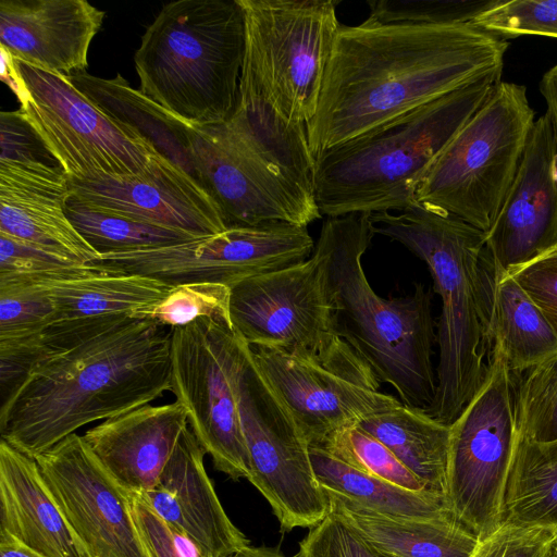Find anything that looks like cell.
Wrapping results in <instances>:
<instances>
[{"label":"cell","instance_id":"18","mask_svg":"<svg viewBox=\"0 0 557 557\" xmlns=\"http://www.w3.org/2000/svg\"><path fill=\"white\" fill-rule=\"evenodd\" d=\"M557 246V138L545 113L534 122L520 166L485 247L502 276Z\"/></svg>","mask_w":557,"mask_h":557},{"label":"cell","instance_id":"43","mask_svg":"<svg viewBox=\"0 0 557 557\" xmlns=\"http://www.w3.org/2000/svg\"><path fill=\"white\" fill-rule=\"evenodd\" d=\"M557 334V246L508 272Z\"/></svg>","mask_w":557,"mask_h":557},{"label":"cell","instance_id":"27","mask_svg":"<svg viewBox=\"0 0 557 557\" xmlns=\"http://www.w3.org/2000/svg\"><path fill=\"white\" fill-rule=\"evenodd\" d=\"M70 82L101 112L128 128L161 156L194 178L191 134L194 125L166 111L116 74L101 78L87 72L69 75Z\"/></svg>","mask_w":557,"mask_h":557},{"label":"cell","instance_id":"6","mask_svg":"<svg viewBox=\"0 0 557 557\" xmlns=\"http://www.w3.org/2000/svg\"><path fill=\"white\" fill-rule=\"evenodd\" d=\"M245 53L239 0H177L162 7L134 54L139 90L195 126L234 113Z\"/></svg>","mask_w":557,"mask_h":557},{"label":"cell","instance_id":"23","mask_svg":"<svg viewBox=\"0 0 557 557\" xmlns=\"http://www.w3.org/2000/svg\"><path fill=\"white\" fill-rule=\"evenodd\" d=\"M65 173L0 164V234L33 244L66 260L88 264L99 253L67 218Z\"/></svg>","mask_w":557,"mask_h":557},{"label":"cell","instance_id":"30","mask_svg":"<svg viewBox=\"0 0 557 557\" xmlns=\"http://www.w3.org/2000/svg\"><path fill=\"white\" fill-rule=\"evenodd\" d=\"M317 480L324 492L343 496L371 510L411 518L454 516L445 498L412 492L366 474L320 448H310Z\"/></svg>","mask_w":557,"mask_h":557},{"label":"cell","instance_id":"29","mask_svg":"<svg viewBox=\"0 0 557 557\" xmlns=\"http://www.w3.org/2000/svg\"><path fill=\"white\" fill-rule=\"evenodd\" d=\"M490 330L513 376L557 355V334L509 274L495 275Z\"/></svg>","mask_w":557,"mask_h":557},{"label":"cell","instance_id":"44","mask_svg":"<svg viewBox=\"0 0 557 557\" xmlns=\"http://www.w3.org/2000/svg\"><path fill=\"white\" fill-rule=\"evenodd\" d=\"M76 264L38 246L0 234V275L41 274Z\"/></svg>","mask_w":557,"mask_h":557},{"label":"cell","instance_id":"50","mask_svg":"<svg viewBox=\"0 0 557 557\" xmlns=\"http://www.w3.org/2000/svg\"><path fill=\"white\" fill-rule=\"evenodd\" d=\"M556 550H557V534H556V544H555Z\"/></svg>","mask_w":557,"mask_h":557},{"label":"cell","instance_id":"24","mask_svg":"<svg viewBox=\"0 0 557 557\" xmlns=\"http://www.w3.org/2000/svg\"><path fill=\"white\" fill-rule=\"evenodd\" d=\"M0 530L44 557H89L35 460L0 442Z\"/></svg>","mask_w":557,"mask_h":557},{"label":"cell","instance_id":"5","mask_svg":"<svg viewBox=\"0 0 557 557\" xmlns=\"http://www.w3.org/2000/svg\"><path fill=\"white\" fill-rule=\"evenodd\" d=\"M493 72L317 156L322 215L401 211L436 158L500 81Z\"/></svg>","mask_w":557,"mask_h":557},{"label":"cell","instance_id":"28","mask_svg":"<svg viewBox=\"0 0 557 557\" xmlns=\"http://www.w3.org/2000/svg\"><path fill=\"white\" fill-rule=\"evenodd\" d=\"M357 425L383 443L429 493L447 500L448 424L400 403Z\"/></svg>","mask_w":557,"mask_h":557},{"label":"cell","instance_id":"4","mask_svg":"<svg viewBox=\"0 0 557 557\" xmlns=\"http://www.w3.org/2000/svg\"><path fill=\"white\" fill-rule=\"evenodd\" d=\"M370 213L327 218L315 248L326 263L337 335L395 388L409 408L426 412L436 395L433 346L437 342L432 295L416 284L407 296L383 298L367 280L362 256L371 244Z\"/></svg>","mask_w":557,"mask_h":557},{"label":"cell","instance_id":"17","mask_svg":"<svg viewBox=\"0 0 557 557\" xmlns=\"http://www.w3.org/2000/svg\"><path fill=\"white\" fill-rule=\"evenodd\" d=\"M42 478L89 557H149L131 509V493L73 433L35 458Z\"/></svg>","mask_w":557,"mask_h":557},{"label":"cell","instance_id":"40","mask_svg":"<svg viewBox=\"0 0 557 557\" xmlns=\"http://www.w3.org/2000/svg\"><path fill=\"white\" fill-rule=\"evenodd\" d=\"M300 557H396L372 542L347 521L329 515L299 544Z\"/></svg>","mask_w":557,"mask_h":557},{"label":"cell","instance_id":"25","mask_svg":"<svg viewBox=\"0 0 557 557\" xmlns=\"http://www.w3.org/2000/svg\"><path fill=\"white\" fill-rule=\"evenodd\" d=\"M12 276L35 283L47 292L55 309L53 322L120 313L133 314L158 302L172 288L151 277L110 273L90 264Z\"/></svg>","mask_w":557,"mask_h":557},{"label":"cell","instance_id":"42","mask_svg":"<svg viewBox=\"0 0 557 557\" xmlns=\"http://www.w3.org/2000/svg\"><path fill=\"white\" fill-rule=\"evenodd\" d=\"M131 509L149 557H205L197 544L162 520L141 494L131 493Z\"/></svg>","mask_w":557,"mask_h":557},{"label":"cell","instance_id":"35","mask_svg":"<svg viewBox=\"0 0 557 557\" xmlns=\"http://www.w3.org/2000/svg\"><path fill=\"white\" fill-rule=\"evenodd\" d=\"M231 288L216 283H186L172 286L158 302L132 315L153 320L171 330L201 318L230 320Z\"/></svg>","mask_w":557,"mask_h":557},{"label":"cell","instance_id":"14","mask_svg":"<svg viewBox=\"0 0 557 557\" xmlns=\"http://www.w3.org/2000/svg\"><path fill=\"white\" fill-rule=\"evenodd\" d=\"M307 226L271 222L169 246L100 255L88 264L110 273L143 275L170 286L216 283L230 288L246 278L299 264L313 253Z\"/></svg>","mask_w":557,"mask_h":557},{"label":"cell","instance_id":"21","mask_svg":"<svg viewBox=\"0 0 557 557\" xmlns=\"http://www.w3.org/2000/svg\"><path fill=\"white\" fill-rule=\"evenodd\" d=\"M206 451L187 428L157 484L141 493L165 522L194 541L205 557H228L249 545L231 521L206 471Z\"/></svg>","mask_w":557,"mask_h":557},{"label":"cell","instance_id":"34","mask_svg":"<svg viewBox=\"0 0 557 557\" xmlns=\"http://www.w3.org/2000/svg\"><path fill=\"white\" fill-rule=\"evenodd\" d=\"M320 449L366 474L412 492L429 493L424 484L383 443L357 424L339 430Z\"/></svg>","mask_w":557,"mask_h":557},{"label":"cell","instance_id":"38","mask_svg":"<svg viewBox=\"0 0 557 557\" xmlns=\"http://www.w3.org/2000/svg\"><path fill=\"white\" fill-rule=\"evenodd\" d=\"M495 0H375L368 1L367 21L377 24H459L470 23Z\"/></svg>","mask_w":557,"mask_h":557},{"label":"cell","instance_id":"15","mask_svg":"<svg viewBox=\"0 0 557 557\" xmlns=\"http://www.w3.org/2000/svg\"><path fill=\"white\" fill-rule=\"evenodd\" d=\"M15 62L26 88L20 110L69 180L135 175L159 153L101 112L67 76Z\"/></svg>","mask_w":557,"mask_h":557},{"label":"cell","instance_id":"48","mask_svg":"<svg viewBox=\"0 0 557 557\" xmlns=\"http://www.w3.org/2000/svg\"><path fill=\"white\" fill-rule=\"evenodd\" d=\"M228 557H286L277 549L264 547V546H251L247 545ZM293 557H300L299 554H296Z\"/></svg>","mask_w":557,"mask_h":557},{"label":"cell","instance_id":"19","mask_svg":"<svg viewBox=\"0 0 557 557\" xmlns=\"http://www.w3.org/2000/svg\"><path fill=\"white\" fill-rule=\"evenodd\" d=\"M69 186L98 207L194 237L227 228L218 203L199 182L160 153L138 174L69 180Z\"/></svg>","mask_w":557,"mask_h":557},{"label":"cell","instance_id":"26","mask_svg":"<svg viewBox=\"0 0 557 557\" xmlns=\"http://www.w3.org/2000/svg\"><path fill=\"white\" fill-rule=\"evenodd\" d=\"M330 511L396 557H470L479 539L454 516L411 518L385 515L324 492Z\"/></svg>","mask_w":557,"mask_h":557},{"label":"cell","instance_id":"31","mask_svg":"<svg viewBox=\"0 0 557 557\" xmlns=\"http://www.w3.org/2000/svg\"><path fill=\"white\" fill-rule=\"evenodd\" d=\"M504 522L557 527V440L536 443L517 436Z\"/></svg>","mask_w":557,"mask_h":557},{"label":"cell","instance_id":"2","mask_svg":"<svg viewBox=\"0 0 557 557\" xmlns=\"http://www.w3.org/2000/svg\"><path fill=\"white\" fill-rule=\"evenodd\" d=\"M507 48L471 22L341 25L308 126L311 153L503 71Z\"/></svg>","mask_w":557,"mask_h":557},{"label":"cell","instance_id":"3","mask_svg":"<svg viewBox=\"0 0 557 557\" xmlns=\"http://www.w3.org/2000/svg\"><path fill=\"white\" fill-rule=\"evenodd\" d=\"M373 233L400 243L425 262L442 312L437 324L436 395L426 411L450 425L483 385L493 350L495 270L485 232L429 205L370 214Z\"/></svg>","mask_w":557,"mask_h":557},{"label":"cell","instance_id":"1","mask_svg":"<svg viewBox=\"0 0 557 557\" xmlns=\"http://www.w3.org/2000/svg\"><path fill=\"white\" fill-rule=\"evenodd\" d=\"M172 330L129 313L65 320L1 403V440L36 458L82 426L150 404L171 391Z\"/></svg>","mask_w":557,"mask_h":557},{"label":"cell","instance_id":"9","mask_svg":"<svg viewBox=\"0 0 557 557\" xmlns=\"http://www.w3.org/2000/svg\"><path fill=\"white\" fill-rule=\"evenodd\" d=\"M534 122L525 87L499 81L429 168L416 201L486 234L515 181Z\"/></svg>","mask_w":557,"mask_h":557},{"label":"cell","instance_id":"7","mask_svg":"<svg viewBox=\"0 0 557 557\" xmlns=\"http://www.w3.org/2000/svg\"><path fill=\"white\" fill-rule=\"evenodd\" d=\"M195 178L218 203L227 228L322 216L308 139L253 126L234 111L224 123L193 127Z\"/></svg>","mask_w":557,"mask_h":557},{"label":"cell","instance_id":"11","mask_svg":"<svg viewBox=\"0 0 557 557\" xmlns=\"http://www.w3.org/2000/svg\"><path fill=\"white\" fill-rule=\"evenodd\" d=\"M245 349L228 319L201 318L171 334L170 392L215 470L233 480L251 473L236 394Z\"/></svg>","mask_w":557,"mask_h":557},{"label":"cell","instance_id":"39","mask_svg":"<svg viewBox=\"0 0 557 557\" xmlns=\"http://www.w3.org/2000/svg\"><path fill=\"white\" fill-rule=\"evenodd\" d=\"M0 147V164L26 171L65 173L20 109L1 112Z\"/></svg>","mask_w":557,"mask_h":557},{"label":"cell","instance_id":"22","mask_svg":"<svg viewBox=\"0 0 557 557\" xmlns=\"http://www.w3.org/2000/svg\"><path fill=\"white\" fill-rule=\"evenodd\" d=\"M187 428V409L175 400L148 404L107 419L87 430L83 437L126 491L141 494L157 484Z\"/></svg>","mask_w":557,"mask_h":557},{"label":"cell","instance_id":"45","mask_svg":"<svg viewBox=\"0 0 557 557\" xmlns=\"http://www.w3.org/2000/svg\"><path fill=\"white\" fill-rule=\"evenodd\" d=\"M540 90L546 101V114L557 138V64L544 74L540 84Z\"/></svg>","mask_w":557,"mask_h":557},{"label":"cell","instance_id":"33","mask_svg":"<svg viewBox=\"0 0 557 557\" xmlns=\"http://www.w3.org/2000/svg\"><path fill=\"white\" fill-rule=\"evenodd\" d=\"M517 376V436L536 443L556 441L557 355Z\"/></svg>","mask_w":557,"mask_h":557},{"label":"cell","instance_id":"13","mask_svg":"<svg viewBox=\"0 0 557 557\" xmlns=\"http://www.w3.org/2000/svg\"><path fill=\"white\" fill-rule=\"evenodd\" d=\"M236 394L251 470L248 481L269 502L282 531L315 527L329 515L330 502L314 474L309 445L255 366L247 344Z\"/></svg>","mask_w":557,"mask_h":557},{"label":"cell","instance_id":"36","mask_svg":"<svg viewBox=\"0 0 557 557\" xmlns=\"http://www.w3.org/2000/svg\"><path fill=\"white\" fill-rule=\"evenodd\" d=\"M52 299L39 285L0 275V341L30 337L53 322Z\"/></svg>","mask_w":557,"mask_h":557},{"label":"cell","instance_id":"41","mask_svg":"<svg viewBox=\"0 0 557 557\" xmlns=\"http://www.w3.org/2000/svg\"><path fill=\"white\" fill-rule=\"evenodd\" d=\"M557 527L503 522L479 541L470 557H552Z\"/></svg>","mask_w":557,"mask_h":557},{"label":"cell","instance_id":"10","mask_svg":"<svg viewBox=\"0 0 557 557\" xmlns=\"http://www.w3.org/2000/svg\"><path fill=\"white\" fill-rule=\"evenodd\" d=\"M449 426L447 503L481 541L504 522L517 441L515 377L499 350L493 348L483 385Z\"/></svg>","mask_w":557,"mask_h":557},{"label":"cell","instance_id":"46","mask_svg":"<svg viewBox=\"0 0 557 557\" xmlns=\"http://www.w3.org/2000/svg\"><path fill=\"white\" fill-rule=\"evenodd\" d=\"M1 78L17 96L20 103L26 97V88L12 55L1 48Z\"/></svg>","mask_w":557,"mask_h":557},{"label":"cell","instance_id":"8","mask_svg":"<svg viewBox=\"0 0 557 557\" xmlns=\"http://www.w3.org/2000/svg\"><path fill=\"white\" fill-rule=\"evenodd\" d=\"M245 53L237 104L306 129L315 115L341 27L333 0H239Z\"/></svg>","mask_w":557,"mask_h":557},{"label":"cell","instance_id":"16","mask_svg":"<svg viewBox=\"0 0 557 557\" xmlns=\"http://www.w3.org/2000/svg\"><path fill=\"white\" fill-rule=\"evenodd\" d=\"M230 320L252 347L315 352L337 335L323 253L231 287Z\"/></svg>","mask_w":557,"mask_h":557},{"label":"cell","instance_id":"20","mask_svg":"<svg viewBox=\"0 0 557 557\" xmlns=\"http://www.w3.org/2000/svg\"><path fill=\"white\" fill-rule=\"evenodd\" d=\"M104 16L86 0H1L0 46L13 59L58 75L87 72Z\"/></svg>","mask_w":557,"mask_h":557},{"label":"cell","instance_id":"32","mask_svg":"<svg viewBox=\"0 0 557 557\" xmlns=\"http://www.w3.org/2000/svg\"><path fill=\"white\" fill-rule=\"evenodd\" d=\"M64 210L76 231L99 256L158 248L197 238L107 210L72 191L65 200Z\"/></svg>","mask_w":557,"mask_h":557},{"label":"cell","instance_id":"12","mask_svg":"<svg viewBox=\"0 0 557 557\" xmlns=\"http://www.w3.org/2000/svg\"><path fill=\"white\" fill-rule=\"evenodd\" d=\"M250 357L292 413L310 448L401 401L381 391L369 364L341 336L315 352L249 346Z\"/></svg>","mask_w":557,"mask_h":557},{"label":"cell","instance_id":"49","mask_svg":"<svg viewBox=\"0 0 557 557\" xmlns=\"http://www.w3.org/2000/svg\"><path fill=\"white\" fill-rule=\"evenodd\" d=\"M552 557H557V550L555 549L554 554Z\"/></svg>","mask_w":557,"mask_h":557},{"label":"cell","instance_id":"37","mask_svg":"<svg viewBox=\"0 0 557 557\" xmlns=\"http://www.w3.org/2000/svg\"><path fill=\"white\" fill-rule=\"evenodd\" d=\"M471 23L505 40L528 35L557 38V0H495Z\"/></svg>","mask_w":557,"mask_h":557},{"label":"cell","instance_id":"47","mask_svg":"<svg viewBox=\"0 0 557 557\" xmlns=\"http://www.w3.org/2000/svg\"><path fill=\"white\" fill-rule=\"evenodd\" d=\"M0 557H44L17 539L0 530Z\"/></svg>","mask_w":557,"mask_h":557}]
</instances>
